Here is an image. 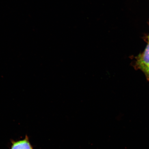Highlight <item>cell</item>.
<instances>
[{
    "label": "cell",
    "mask_w": 149,
    "mask_h": 149,
    "mask_svg": "<svg viewBox=\"0 0 149 149\" xmlns=\"http://www.w3.org/2000/svg\"><path fill=\"white\" fill-rule=\"evenodd\" d=\"M11 142L12 145L10 149H33L27 135L23 139L17 141L12 140Z\"/></svg>",
    "instance_id": "cell-2"
},
{
    "label": "cell",
    "mask_w": 149,
    "mask_h": 149,
    "mask_svg": "<svg viewBox=\"0 0 149 149\" xmlns=\"http://www.w3.org/2000/svg\"><path fill=\"white\" fill-rule=\"evenodd\" d=\"M138 64L141 69L148 74L149 72V44L147 46L144 53L140 56Z\"/></svg>",
    "instance_id": "cell-1"
},
{
    "label": "cell",
    "mask_w": 149,
    "mask_h": 149,
    "mask_svg": "<svg viewBox=\"0 0 149 149\" xmlns=\"http://www.w3.org/2000/svg\"><path fill=\"white\" fill-rule=\"evenodd\" d=\"M148 74V75H149V72H148V74Z\"/></svg>",
    "instance_id": "cell-3"
}]
</instances>
